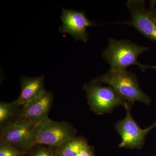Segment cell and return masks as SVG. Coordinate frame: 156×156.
Instances as JSON below:
<instances>
[{
    "label": "cell",
    "instance_id": "1",
    "mask_svg": "<svg viewBox=\"0 0 156 156\" xmlns=\"http://www.w3.org/2000/svg\"><path fill=\"white\" fill-rule=\"evenodd\" d=\"M147 47L140 46L129 40L110 38L108 45L102 56L109 64L111 69L126 70L130 66L136 65L143 71L154 66L145 65L137 61L138 56L148 50Z\"/></svg>",
    "mask_w": 156,
    "mask_h": 156
},
{
    "label": "cell",
    "instance_id": "2",
    "mask_svg": "<svg viewBox=\"0 0 156 156\" xmlns=\"http://www.w3.org/2000/svg\"><path fill=\"white\" fill-rule=\"evenodd\" d=\"M96 84H106L129 104L138 101L149 105L150 98L140 88L136 76L131 72L114 70L110 69L107 72L93 80Z\"/></svg>",
    "mask_w": 156,
    "mask_h": 156
},
{
    "label": "cell",
    "instance_id": "3",
    "mask_svg": "<svg viewBox=\"0 0 156 156\" xmlns=\"http://www.w3.org/2000/svg\"><path fill=\"white\" fill-rule=\"evenodd\" d=\"M76 132L67 122H56L48 117L35 126V144L58 147L75 137Z\"/></svg>",
    "mask_w": 156,
    "mask_h": 156
},
{
    "label": "cell",
    "instance_id": "4",
    "mask_svg": "<svg viewBox=\"0 0 156 156\" xmlns=\"http://www.w3.org/2000/svg\"><path fill=\"white\" fill-rule=\"evenodd\" d=\"M156 1H151L147 8L143 0H128L126 5L131 19L124 23L133 27L146 37L156 43Z\"/></svg>",
    "mask_w": 156,
    "mask_h": 156
},
{
    "label": "cell",
    "instance_id": "5",
    "mask_svg": "<svg viewBox=\"0 0 156 156\" xmlns=\"http://www.w3.org/2000/svg\"><path fill=\"white\" fill-rule=\"evenodd\" d=\"M34 128V125L17 119L2 128L1 142L25 153L35 145Z\"/></svg>",
    "mask_w": 156,
    "mask_h": 156
},
{
    "label": "cell",
    "instance_id": "6",
    "mask_svg": "<svg viewBox=\"0 0 156 156\" xmlns=\"http://www.w3.org/2000/svg\"><path fill=\"white\" fill-rule=\"evenodd\" d=\"M83 89L87 92L88 103L91 109L98 114L109 112L119 105L126 107L130 105L110 86L102 87L92 83L85 85Z\"/></svg>",
    "mask_w": 156,
    "mask_h": 156
},
{
    "label": "cell",
    "instance_id": "7",
    "mask_svg": "<svg viewBox=\"0 0 156 156\" xmlns=\"http://www.w3.org/2000/svg\"><path fill=\"white\" fill-rule=\"evenodd\" d=\"M130 105L125 107L127 111L126 118L116 125L117 131L122 137L120 147L140 148L142 147L147 134L156 127V122L145 129L140 128L133 120L130 112Z\"/></svg>",
    "mask_w": 156,
    "mask_h": 156
},
{
    "label": "cell",
    "instance_id": "8",
    "mask_svg": "<svg viewBox=\"0 0 156 156\" xmlns=\"http://www.w3.org/2000/svg\"><path fill=\"white\" fill-rule=\"evenodd\" d=\"M61 19L62 25L59 28L60 32L69 34L75 40L85 43L89 37L87 27L95 25V22L88 19L84 11L62 9Z\"/></svg>",
    "mask_w": 156,
    "mask_h": 156
},
{
    "label": "cell",
    "instance_id": "9",
    "mask_svg": "<svg viewBox=\"0 0 156 156\" xmlns=\"http://www.w3.org/2000/svg\"><path fill=\"white\" fill-rule=\"evenodd\" d=\"M53 102L52 93L46 91L35 99L22 106L17 119L35 125L48 118Z\"/></svg>",
    "mask_w": 156,
    "mask_h": 156
},
{
    "label": "cell",
    "instance_id": "10",
    "mask_svg": "<svg viewBox=\"0 0 156 156\" xmlns=\"http://www.w3.org/2000/svg\"><path fill=\"white\" fill-rule=\"evenodd\" d=\"M44 80L43 76L22 77L20 79L21 91L16 102L20 106H23L46 92Z\"/></svg>",
    "mask_w": 156,
    "mask_h": 156
},
{
    "label": "cell",
    "instance_id": "11",
    "mask_svg": "<svg viewBox=\"0 0 156 156\" xmlns=\"http://www.w3.org/2000/svg\"><path fill=\"white\" fill-rule=\"evenodd\" d=\"M87 144L80 138L74 137L56 147L57 156H78Z\"/></svg>",
    "mask_w": 156,
    "mask_h": 156
},
{
    "label": "cell",
    "instance_id": "12",
    "mask_svg": "<svg viewBox=\"0 0 156 156\" xmlns=\"http://www.w3.org/2000/svg\"><path fill=\"white\" fill-rule=\"evenodd\" d=\"M15 101L12 102H1L0 103V125L3 128L11 122H14L12 119L17 116L19 117L21 108Z\"/></svg>",
    "mask_w": 156,
    "mask_h": 156
},
{
    "label": "cell",
    "instance_id": "13",
    "mask_svg": "<svg viewBox=\"0 0 156 156\" xmlns=\"http://www.w3.org/2000/svg\"><path fill=\"white\" fill-rule=\"evenodd\" d=\"M50 147L41 144H37L31 149L32 152L30 156H57L56 153H54L50 149Z\"/></svg>",
    "mask_w": 156,
    "mask_h": 156
},
{
    "label": "cell",
    "instance_id": "14",
    "mask_svg": "<svg viewBox=\"0 0 156 156\" xmlns=\"http://www.w3.org/2000/svg\"><path fill=\"white\" fill-rule=\"evenodd\" d=\"M23 154L9 144H0V156H21Z\"/></svg>",
    "mask_w": 156,
    "mask_h": 156
},
{
    "label": "cell",
    "instance_id": "15",
    "mask_svg": "<svg viewBox=\"0 0 156 156\" xmlns=\"http://www.w3.org/2000/svg\"><path fill=\"white\" fill-rule=\"evenodd\" d=\"M78 156H93L91 148L87 144L81 150Z\"/></svg>",
    "mask_w": 156,
    "mask_h": 156
},
{
    "label": "cell",
    "instance_id": "16",
    "mask_svg": "<svg viewBox=\"0 0 156 156\" xmlns=\"http://www.w3.org/2000/svg\"><path fill=\"white\" fill-rule=\"evenodd\" d=\"M154 69H156V66H154Z\"/></svg>",
    "mask_w": 156,
    "mask_h": 156
}]
</instances>
